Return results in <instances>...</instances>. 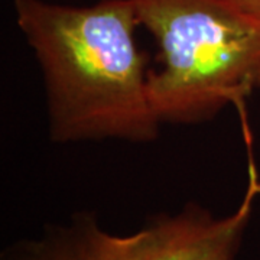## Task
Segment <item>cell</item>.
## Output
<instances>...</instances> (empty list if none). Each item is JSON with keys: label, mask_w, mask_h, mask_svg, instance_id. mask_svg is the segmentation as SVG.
<instances>
[{"label": "cell", "mask_w": 260, "mask_h": 260, "mask_svg": "<svg viewBox=\"0 0 260 260\" xmlns=\"http://www.w3.org/2000/svg\"><path fill=\"white\" fill-rule=\"evenodd\" d=\"M19 29L37 58L54 143L158 139L146 56L138 47L132 0L70 6L13 0Z\"/></svg>", "instance_id": "cell-1"}, {"label": "cell", "mask_w": 260, "mask_h": 260, "mask_svg": "<svg viewBox=\"0 0 260 260\" xmlns=\"http://www.w3.org/2000/svg\"><path fill=\"white\" fill-rule=\"evenodd\" d=\"M159 47L149 99L160 123L197 124L227 106L246 117L260 88V22L230 0H132Z\"/></svg>", "instance_id": "cell-2"}, {"label": "cell", "mask_w": 260, "mask_h": 260, "mask_svg": "<svg viewBox=\"0 0 260 260\" xmlns=\"http://www.w3.org/2000/svg\"><path fill=\"white\" fill-rule=\"evenodd\" d=\"M247 186L230 215L188 203L181 211L150 217L130 234L103 229L97 214L78 211L65 224H49L35 239L5 247L0 260H236L250 223L260 177L249 155Z\"/></svg>", "instance_id": "cell-3"}, {"label": "cell", "mask_w": 260, "mask_h": 260, "mask_svg": "<svg viewBox=\"0 0 260 260\" xmlns=\"http://www.w3.org/2000/svg\"><path fill=\"white\" fill-rule=\"evenodd\" d=\"M233 5L260 22V0H230Z\"/></svg>", "instance_id": "cell-4"}]
</instances>
